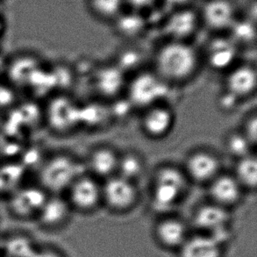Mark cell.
Listing matches in <instances>:
<instances>
[{
  "label": "cell",
  "mask_w": 257,
  "mask_h": 257,
  "mask_svg": "<svg viewBox=\"0 0 257 257\" xmlns=\"http://www.w3.org/2000/svg\"><path fill=\"white\" fill-rule=\"evenodd\" d=\"M217 102H218V106L221 111L230 113L236 109L240 100L235 96H233V94L224 90L223 92L219 94Z\"/></svg>",
  "instance_id": "cell-32"
},
{
  "label": "cell",
  "mask_w": 257,
  "mask_h": 257,
  "mask_svg": "<svg viewBox=\"0 0 257 257\" xmlns=\"http://www.w3.org/2000/svg\"><path fill=\"white\" fill-rule=\"evenodd\" d=\"M119 35L132 37L139 35L144 28V21L139 14H131L125 10L112 22Z\"/></svg>",
  "instance_id": "cell-28"
},
{
  "label": "cell",
  "mask_w": 257,
  "mask_h": 257,
  "mask_svg": "<svg viewBox=\"0 0 257 257\" xmlns=\"http://www.w3.org/2000/svg\"><path fill=\"white\" fill-rule=\"evenodd\" d=\"M146 170V163L143 157L135 151L119 154L117 174L125 179L137 184Z\"/></svg>",
  "instance_id": "cell-25"
},
{
  "label": "cell",
  "mask_w": 257,
  "mask_h": 257,
  "mask_svg": "<svg viewBox=\"0 0 257 257\" xmlns=\"http://www.w3.org/2000/svg\"><path fill=\"white\" fill-rule=\"evenodd\" d=\"M233 176L244 191H254L257 185V160L255 154H250L235 161Z\"/></svg>",
  "instance_id": "cell-24"
},
{
  "label": "cell",
  "mask_w": 257,
  "mask_h": 257,
  "mask_svg": "<svg viewBox=\"0 0 257 257\" xmlns=\"http://www.w3.org/2000/svg\"><path fill=\"white\" fill-rule=\"evenodd\" d=\"M89 14L97 21L112 23L125 11V0H85Z\"/></svg>",
  "instance_id": "cell-23"
},
{
  "label": "cell",
  "mask_w": 257,
  "mask_h": 257,
  "mask_svg": "<svg viewBox=\"0 0 257 257\" xmlns=\"http://www.w3.org/2000/svg\"><path fill=\"white\" fill-rule=\"evenodd\" d=\"M111 117L109 106L99 102L81 104V126L96 129L105 124Z\"/></svg>",
  "instance_id": "cell-26"
},
{
  "label": "cell",
  "mask_w": 257,
  "mask_h": 257,
  "mask_svg": "<svg viewBox=\"0 0 257 257\" xmlns=\"http://www.w3.org/2000/svg\"><path fill=\"white\" fill-rule=\"evenodd\" d=\"M225 90L240 99H245L255 92L256 70L249 63H240L226 72Z\"/></svg>",
  "instance_id": "cell-18"
},
{
  "label": "cell",
  "mask_w": 257,
  "mask_h": 257,
  "mask_svg": "<svg viewBox=\"0 0 257 257\" xmlns=\"http://www.w3.org/2000/svg\"><path fill=\"white\" fill-rule=\"evenodd\" d=\"M32 257H67V255L57 247L50 244H43L38 245Z\"/></svg>",
  "instance_id": "cell-33"
},
{
  "label": "cell",
  "mask_w": 257,
  "mask_h": 257,
  "mask_svg": "<svg viewBox=\"0 0 257 257\" xmlns=\"http://www.w3.org/2000/svg\"><path fill=\"white\" fill-rule=\"evenodd\" d=\"M224 146L227 154L235 161L253 154L254 149L240 130L228 133L224 140Z\"/></svg>",
  "instance_id": "cell-27"
},
{
  "label": "cell",
  "mask_w": 257,
  "mask_h": 257,
  "mask_svg": "<svg viewBox=\"0 0 257 257\" xmlns=\"http://www.w3.org/2000/svg\"><path fill=\"white\" fill-rule=\"evenodd\" d=\"M221 168L218 155L211 150L199 149L188 154L183 170L191 183L207 185L222 172Z\"/></svg>",
  "instance_id": "cell-10"
},
{
  "label": "cell",
  "mask_w": 257,
  "mask_h": 257,
  "mask_svg": "<svg viewBox=\"0 0 257 257\" xmlns=\"http://www.w3.org/2000/svg\"><path fill=\"white\" fill-rule=\"evenodd\" d=\"M176 113L173 108L166 102L154 104L143 110L141 128L150 139H163L173 129Z\"/></svg>",
  "instance_id": "cell-12"
},
{
  "label": "cell",
  "mask_w": 257,
  "mask_h": 257,
  "mask_svg": "<svg viewBox=\"0 0 257 257\" xmlns=\"http://www.w3.org/2000/svg\"><path fill=\"white\" fill-rule=\"evenodd\" d=\"M229 32L230 38L238 46L243 43H251L255 38L254 28L250 21H239L237 19Z\"/></svg>",
  "instance_id": "cell-29"
},
{
  "label": "cell",
  "mask_w": 257,
  "mask_h": 257,
  "mask_svg": "<svg viewBox=\"0 0 257 257\" xmlns=\"http://www.w3.org/2000/svg\"><path fill=\"white\" fill-rule=\"evenodd\" d=\"M198 65L199 56L191 42L167 40L155 53L153 70L171 85L191 79Z\"/></svg>",
  "instance_id": "cell-1"
},
{
  "label": "cell",
  "mask_w": 257,
  "mask_h": 257,
  "mask_svg": "<svg viewBox=\"0 0 257 257\" xmlns=\"http://www.w3.org/2000/svg\"><path fill=\"white\" fill-rule=\"evenodd\" d=\"M240 131L243 133L249 143L255 148L257 143V115L255 111L251 112L245 118L242 129Z\"/></svg>",
  "instance_id": "cell-31"
},
{
  "label": "cell",
  "mask_w": 257,
  "mask_h": 257,
  "mask_svg": "<svg viewBox=\"0 0 257 257\" xmlns=\"http://www.w3.org/2000/svg\"><path fill=\"white\" fill-rule=\"evenodd\" d=\"M49 194L38 184L18 188L7 198V208L13 218L21 221H35Z\"/></svg>",
  "instance_id": "cell-8"
},
{
  "label": "cell",
  "mask_w": 257,
  "mask_h": 257,
  "mask_svg": "<svg viewBox=\"0 0 257 257\" xmlns=\"http://www.w3.org/2000/svg\"><path fill=\"white\" fill-rule=\"evenodd\" d=\"M206 186L209 201L228 210L240 204L245 192L232 173L220 172Z\"/></svg>",
  "instance_id": "cell-15"
},
{
  "label": "cell",
  "mask_w": 257,
  "mask_h": 257,
  "mask_svg": "<svg viewBox=\"0 0 257 257\" xmlns=\"http://www.w3.org/2000/svg\"><path fill=\"white\" fill-rule=\"evenodd\" d=\"M42 120L54 134L68 135L81 126V104L66 94H57L42 110Z\"/></svg>",
  "instance_id": "cell-5"
},
{
  "label": "cell",
  "mask_w": 257,
  "mask_h": 257,
  "mask_svg": "<svg viewBox=\"0 0 257 257\" xmlns=\"http://www.w3.org/2000/svg\"><path fill=\"white\" fill-rule=\"evenodd\" d=\"M200 23L198 11L193 12L189 8L178 10L171 14L164 24V33L167 40L189 42L194 35Z\"/></svg>",
  "instance_id": "cell-20"
},
{
  "label": "cell",
  "mask_w": 257,
  "mask_h": 257,
  "mask_svg": "<svg viewBox=\"0 0 257 257\" xmlns=\"http://www.w3.org/2000/svg\"><path fill=\"white\" fill-rule=\"evenodd\" d=\"M224 247L225 242L218 238L195 232L177 251V256L224 257Z\"/></svg>",
  "instance_id": "cell-21"
},
{
  "label": "cell",
  "mask_w": 257,
  "mask_h": 257,
  "mask_svg": "<svg viewBox=\"0 0 257 257\" xmlns=\"http://www.w3.org/2000/svg\"><path fill=\"white\" fill-rule=\"evenodd\" d=\"M72 209L63 195H49L35 222L48 232H56L68 225Z\"/></svg>",
  "instance_id": "cell-14"
},
{
  "label": "cell",
  "mask_w": 257,
  "mask_h": 257,
  "mask_svg": "<svg viewBox=\"0 0 257 257\" xmlns=\"http://www.w3.org/2000/svg\"><path fill=\"white\" fill-rule=\"evenodd\" d=\"M191 226L177 216L164 214L154 227V236L161 247L177 252L191 234Z\"/></svg>",
  "instance_id": "cell-13"
},
{
  "label": "cell",
  "mask_w": 257,
  "mask_h": 257,
  "mask_svg": "<svg viewBox=\"0 0 257 257\" xmlns=\"http://www.w3.org/2000/svg\"><path fill=\"white\" fill-rule=\"evenodd\" d=\"M119 153L108 145L94 148L84 162L87 173L98 180H104L117 174Z\"/></svg>",
  "instance_id": "cell-19"
},
{
  "label": "cell",
  "mask_w": 257,
  "mask_h": 257,
  "mask_svg": "<svg viewBox=\"0 0 257 257\" xmlns=\"http://www.w3.org/2000/svg\"><path fill=\"white\" fill-rule=\"evenodd\" d=\"M171 85L154 70H140L127 81L125 97L134 108L144 110L166 102Z\"/></svg>",
  "instance_id": "cell-4"
},
{
  "label": "cell",
  "mask_w": 257,
  "mask_h": 257,
  "mask_svg": "<svg viewBox=\"0 0 257 257\" xmlns=\"http://www.w3.org/2000/svg\"><path fill=\"white\" fill-rule=\"evenodd\" d=\"M142 56L137 49H125L120 52L115 64L127 74L130 70H136L142 63Z\"/></svg>",
  "instance_id": "cell-30"
},
{
  "label": "cell",
  "mask_w": 257,
  "mask_h": 257,
  "mask_svg": "<svg viewBox=\"0 0 257 257\" xmlns=\"http://www.w3.org/2000/svg\"><path fill=\"white\" fill-rule=\"evenodd\" d=\"M84 172V163L72 155L59 152L46 157L40 164L36 184L49 195H64Z\"/></svg>",
  "instance_id": "cell-3"
},
{
  "label": "cell",
  "mask_w": 257,
  "mask_h": 257,
  "mask_svg": "<svg viewBox=\"0 0 257 257\" xmlns=\"http://www.w3.org/2000/svg\"><path fill=\"white\" fill-rule=\"evenodd\" d=\"M239 46L229 36H216L206 45L205 59L215 71L226 72L236 65Z\"/></svg>",
  "instance_id": "cell-16"
},
{
  "label": "cell",
  "mask_w": 257,
  "mask_h": 257,
  "mask_svg": "<svg viewBox=\"0 0 257 257\" xmlns=\"http://www.w3.org/2000/svg\"><path fill=\"white\" fill-rule=\"evenodd\" d=\"M38 245L27 233H14L3 240L1 257H32Z\"/></svg>",
  "instance_id": "cell-22"
},
{
  "label": "cell",
  "mask_w": 257,
  "mask_h": 257,
  "mask_svg": "<svg viewBox=\"0 0 257 257\" xmlns=\"http://www.w3.org/2000/svg\"><path fill=\"white\" fill-rule=\"evenodd\" d=\"M191 182L183 168L174 164H162L155 170L151 178L150 200L157 212H167L173 210L186 194Z\"/></svg>",
  "instance_id": "cell-2"
},
{
  "label": "cell",
  "mask_w": 257,
  "mask_h": 257,
  "mask_svg": "<svg viewBox=\"0 0 257 257\" xmlns=\"http://www.w3.org/2000/svg\"><path fill=\"white\" fill-rule=\"evenodd\" d=\"M127 81L126 74L117 64H104L94 74L93 86L101 97L113 100L125 91Z\"/></svg>",
  "instance_id": "cell-17"
},
{
  "label": "cell",
  "mask_w": 257,
  "mask_h": 257,
  "mask_svg": "<svg viewBox=\"0 0 257 257\" xmlns=\"http://www.w3.org/2000/svg\"><path fill=\"white\" fill-rule=\"evenodd\" d=\"M101 190L102 205L116 213L131 211L137 205L140 198L137 184L118 175L102 181Z\"/></svg>",
  "instance_id": "cell-7"
},
{
  "label": "cell",
  "mask_w": 257,
  "mask_h": 257,
  "mask_svg": "<svg viewBox=\"0 0 257 257\" xmlns=\"http://www.w3.org/2000/svg\"><path fill=\"white\" fill-rule=\"evenodd\" d=\"M231 222L230 210L209 201L196 208L192 214L191 226L196 233L215 237L226 243L229 240Z\"/></svg>",
  "instance_id": "cell-6"
},
{
  "label": "cell",
  "mask_w": 257,
  "mask_h": 257,
  "mask_svg": "<svg viewBox=\"0 0 257 257\" xmlns=\"http://www.w3.org/2000/svg\"><path fill=\"white\" fill-rule=\"evenodd\" d=\"M63 196L73 212H93L102 205L100 180L84 172L74 181Z\"/></svg>",
  "instance_id": "cell-9"
},
{
  "label": "cell",
  "mask_w": 257,
  "mask_h": 257,
  "mask_svg": "<svg viewBox=\"0 0 257 257\" xmlns=\"http://www.w3.org/2000/svg\"><path fill=\"white\" fill-rule=\"evenodd\" d=\"M198 13L200 23L218 34L229 32L237 21V7L233 0H205Z\"/></svg>",
  "instance_id": "cell-11"
},
{
  "label": "cell",
  "mask_w": 257,
  "mask_h": 257,
  "mask_svg": "<svg viewBox=\"0 0 257 257\" xmlns=\"http://www.w3.org/2000/svg\"><path fill=\"white\" fill-rule=\"evenodd\" d=\"M155 1L156 0H125V3L126 6L129 5L130 7H132L133 10L138 12L152 6Z\"/></svg>",
  "instance_id": "cell-34"
}]
</instances>
